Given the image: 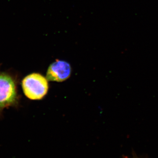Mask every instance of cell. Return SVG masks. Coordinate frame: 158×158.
Instances as JSON below:
<instances>
[{"instance_id":"2","label":"cell","mask_w":158,"mask_h":158,"mask_svg":"<svg viewBox=\"0 0 158 158\" xmlns=\"http://www.w3.org/2000/svg\"><path fill=\"white\" fill-rule=\"evenodd\" d=\"M18 99L14 77L9 73L0 72V113L5 108L17 105Z\"/></svg>"},{"instance_id":"3","label":"cell","mask_w":158,"mask_h":158,"mask_svg":"<svg viewBox=\"0 0 158 158\" xmlns=\"http://www.w3.org/2000/svg\"><path fill=\"white\" fill-rule=\"evenodd\" d=\"M70 65L65 61L57 60L52 63L47 72V79L52 81L62 82L70 77Z\"/></svg>"},{"instance_id":"1","label":"cell","mask_w":158,"mask_h":158,"mask_svg":"<svg viewBox=\"0 0 158 158\" xmlns=\"http://www.w3.org/2000/svg\"><path fill=\"white\" fill-rule=\"evenodd\" d=\"M22 87L25 96L33 100L43 98L47 94L49 88L47 79L38 73H31L24 78Z\"/></svg>"}]
</instances>
